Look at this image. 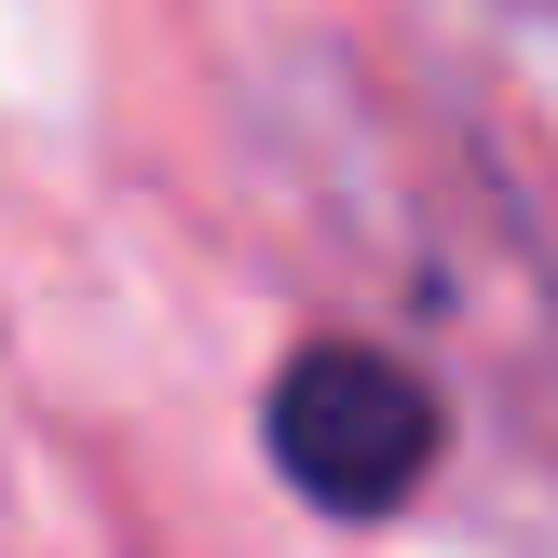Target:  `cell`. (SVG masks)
<instances>
[{
	"mask_svg": "<svg viewBox=\"0 0 558 558\" xmlns=\"http://www.w3.org/2000/svg\"><path fill=\"white\" fill-rule=\"evenodd\" d=\"M259 450H272V477H287L300 505H327V518L368 532V518H396L409 490L436 477L450 409H436V381L409 368L396 341H300L287 368H272Z\"/></svg>",
	"mask_w": 558,
	"mask_h": 558,
	"instance_id": "cell-1",
	"label": "cell"
}]
</instances>
